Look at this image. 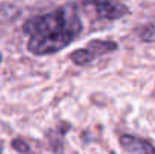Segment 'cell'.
Instances as JSON below:
<instances>
[{
    "label": "cell",
    "mask_w": 155,
    "mask_h": 154,
    "mask_svg": "<svg viewBox=\"0 0 155 154\" xmlns=\"http://www.w3.org/2000/svg\"><path fill=\"white\" fill-rule=\"evenodd\" d=\"M119 50V44L113 39H92L89 41L83 49H77L69 54L71 62L75 67L86 68L91 67L98 57H103L107 54H111Z\"/></svg>",
    "instance_id": "2"
},
{
    "label": "cell",
    "mask_w": 155,
    "mask_h": 154,
    "mask_svg": "<svg viewBox=\"0 0 155 154\" xmlns=\"http://www.w3.org/2000/svg\"><path fill=\"white\" fill-rule=\"evenodd\" d=\"M136 33L139 39L143 43H155V21H151L148 24H143L136 29Z\"/></svg>",
    "instance_id": "5"
},
{
    "label": "cell",
    "mask_w": 155,
    "mask_h": 154,
    "mask_svg": "<svg viewBox=\"0 0 155 154\" xmlns=\"http://www.w3.org/2000/svg\"><path fill=\"white\" fill-rule=\"evenodd\" d=\"M84 9L92 11L97 21L111 23L130 15V8L120 0H80Z\"/></svg>",
    "instance_id": "3"
},
{
    "label": "cell",
    "mask_w": 155,
    "mask_h": 154,
    "mask_svg": "<svg viewBox=\"0 0 155 154\" xmlns=\"http://www.w3.org/2000/svg\"><path fill=\"white\" fill-rule=\"evenodd\" d=\"M0 154H3V153H2V150H0Z\"/></svg>",
    "instance_id": "7"
},
{
    "label": "cell",
    "mask_w": 155,
    "mask_h": 154,
    "mask_svg": "<svg viewBox=\"0 0 155 154\" xmlns=\"http://www.w3.org/2000/svg\"><path fill=\"white\" fill-rule=\"evenodd\" d=\"M12 148L17 150L18 153H29V150H30L29 144H26V141H23L20 138H17V139L12 141Z\"/></svg>",
    "instance_id": "6"
},
{
    "label": "cell",
    "mask_w": 155,
    "mask_h": 154,
    "mask_svg": "<svg viewBox=\"0 0 155 154\" xmlns=\"http://www.w3.org/2000/svg\"><path fill=\"white\" fill-rule=\"evenodd\" d=\"M119 145L127 154H155V145L151 141L134 135H120Z\"/></svg>",
    "instance_id": "4"
},
{
    "label": "cell",
    "mask_w": 155,
    "mask_h": 154,
    "mask_svg": "<svg viewBox=\"0 0 155 154\" xmlns=\"http://www.w3.org/2000/svg\"><path fill=\"white\" fill-rule=\"evenodd\" d=\"M23 32L27 35V51L33 56H51L65 50L83 33L80 5L68 2L50 12L26 20Z\"/></svg>",
    "instance_id": "1"
}]
</instances>
